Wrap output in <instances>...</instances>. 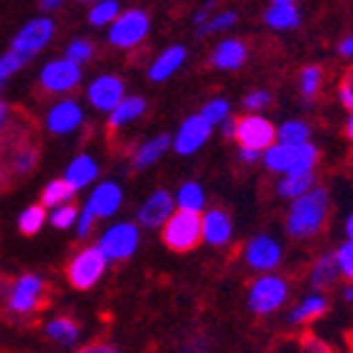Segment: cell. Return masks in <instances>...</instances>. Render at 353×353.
Wrapping results in <instances>:
<instances>
[{"mask_svg":"<svg viewBox=\"0 0 353 353\" xmlns=\"http://www.w3.org/2000/svg\"><path fill=\"white\" fill-rule=\"evenodd\" d=\"M119 15H121V6L117 0H97L87 12V23L92 28H109Z\"/></svg>","mask_w":353,"mask_h":353,"instance_id":"32","label":"cell"},{"mask_svg":"<svg viewBox=\"0 0 353 353\" xmlns=\"http://www.w3.org/2000/svg\"><path fill=\"white\" fill-rule=\"evenodd\" d=\"M312 188H316V176H314V173L279 176V181H277L279 198H287V201H296V198H301V195L309 193Z\"/></svg>","mask_w":353,"mask_h":353,"instance_id":"29","label":"cell"},{"mask_svg":"<svg viewBox=\"0 0 353 353\" xmlns=\"http://www.w3.org/2000/svg\"><path fill=\"white\" fill-rule=\"evenodd\" d=\"M185 59H188L185 45H171V48H165L163 52L156 54L153 62L148 65V79H151V82H165V79H171V77L185 65Z\"/></svg>","mask_w":353,"mask_h":353,"instance_id":"20","label":"cell"},{"mask_svg":"<svg viewBox=\"0 0 353 353\" xmlns=\"http://www.w3.org/2000/svg\"><path fill=\"white\" fill-rule=\"evenodd\" d=\"M74 190L67 185L62 178H54V181H50L45 188H42V195H40V205L45 208V210H54V208H62V205H70L72 198H74Z\"/></svg>","mask_w":353,"mask_h":353,"instance_id":"30","label":"cell"},{"mask_svg":"<svg viewBox=\"0 0 353 353\" xmlns=\"http://www.w3.org/2000/svg\"><path fill=\"white\" fill-rule=\"evenodd\" d=\"M329 190L324 185H316L301 198L289 203L287 218H284V228L287 235L294 240H312L324 230L326 220H329Z\"/></svg>","mask_w":353,"mask_h":353,"instance_id":"1","label":"cell"},{"mask_svg":"<svg viewBox=\"0 0 353 353\" xmlns=\"http://www.w3.org/2000/svg\"><path fill=\"white\" fill-rule=\"evenodd\" d=\"M126 97V84L124 79L114 72H104L97 74L94 79H89L87 89H84V99L87 104L99 114H109L121 104V99Z\"/></svg>","mask_w":353,"mask_h":353,"instance_id":"9","label":"cell"},{"mask_svg":"<svg viewBox=\"0 0 353 353\" xmlns=\"http://www.w3.org/2000/svg\"><path fill=\"white\" fill-rule=\"evenodd\" d=\"M235 126H237V119H225L223 124H220V134L225 136V139H235Z\"/></svg>","mask_w":353,"mask_h":353,"instance_id":"50","label":"cell"},{"mask_svg":"<svg viewBox=\"0 0 353 353\" xmlns=\"http://www.w3.org/2000/svg\"><path fill=\"white\" fill-rule=\"evenodd\" d=\"M8 121H10V106H8V101L0 99V136L6 134Z\"/></svg>","mask_w":353,"mask_h":353,"instance_id":"49","label":"cell"},{"mask_svg":"<svg viewBox=\"0 0 353 353\" xmlns=\"http://www.w3.org/2000/svg\"><path fill=\"white\" fill-rule=\"evenodd\" d=\"M77 218H79V208H77L74 203L54 208V210L48 212V223L52 225L54 230H74Z\"/></svg>","mask_w":353,"mask_h":353,"instance_id":"39","label":"cell"},{"mask_svg":"<svg viewBox=\"0 0 353 353\" xmlns=\"http://www.w3.org/2000/svg\"><path fill=\"white\" fill-rule=\"evenodd\" d=\"M48 225V210L35 203V205H28L23 212L18 215V228L23 235H37L42 228Z\"/></svg>","mask_w":353,"mask_h":353,"instance_id":"33","label":"cell"},{"mask_svg":"<svg viewBox=\"0 0 353 353\" xmlns=\"http://www.w3.org/2000/svg\"><path fill=\"white\" fill-rule=\"evenodd\" d=\"M171 148V134H156L146 141H141L139 146L131 151V165L136 171H143V168H151L156 165L165 153Z\"/></svg>","mask_w":353,"mask_h":353,"instance_id":"23","label":"cell"},{"mask_svg":"<svg viewBox=\"0 0 353 353\" xmlns=\"http://www.w3.org/2000/svg\"><path fill=\"white\" fill-rule=\"evenodd\" d=\"M54 30L57 28H54V20L50 18V15H35V18H30L28 23L12 35L10 50L30 62V59L37 57V54L52 42Z\"/></svg>","mask_w":353,"mask_h":353,"instance_id":"7","label":"cell"},{"mask_svg":"<svg viewBox=\"0 0 353 353\" xmlns=\"http://www.w3.org/2000/svg\"><path fill=\"white\" fill-rule=\"evenodd\" d=\"M237 25V12L235 10H223V12H215L208 18V23L203 28H198L201 35H218V32H228Z\"/></svg>","mask_w":353,"mask_h":353,"instance_id":"38","label":"cell"},{"mask_svg":"<svg viewBox=\"0 0 353 353\" xmlns=\"http://www.w3.org/2000/svg\"><path fill=\"white\" fill-rule=\"evenodd\" d=\"M176 212V203H173V193L165 188H156L153 193H148L146 201L139 205L136 210V220L139 225L146 230H161L168 218Z\"/></svg>","mask_w":353,"mask_h":353,"instance_id":"17","label":"cell"},{"mask_svg":"<svg viewBox=\"0 0 353 353\" xmlns=\"http://www.w3.org/2000/svg\"><path fill=\"white\" fill-rule=\"evenodd\" d=\"M339 99H341L343 109L353 114V70L348 72V77L341 82V89H339Z\"/></svg>","mask_w":353,"mask_h":353,"instance_id":"44","label":"cell"},{"mask_svg":"<svg viewBox=\"0 0 353 353\" xmlns=\"http://www.w3.org/2000/svg\"><path fill=\"white\" fill-rule=\"evenodd\" d=\"M25 65H28V59L20 57V54L12 52V50L0 54V92L12 82V77L20 74V70H23Z\"/></svg>","mask_w":353,"mask_h":353,"instance_id":"36","label":"cell"},{"mask_svg":"<svg viewBox=\"0 0 353 353\" xmlns=\"http://www.w3.org/2000/svg\"><path fill=\"white\" fill-rule=\"evenodd\" d=\"M339 54L346 59H353V35H346L339 42Z\"/></svg>","mask_w":353,"mask_h":353,"instance_id":"48","label":"cell"},{"mask_svg":"<svg viewBox=\"0 0 353 353\" xmlns=\"http://www.w3.org/2000/svg\"><path fill=\"white\" fill-rule=\"evenodd\" d=\"M121 205H124V188L117 181H99L87 193V201H84L82 210L89 212L99 223V220L114 218L121 210Z\"/></svg>","mask_w":353,"mask_h":353,"instance_id":"15","label":"cell"},{"mask_svg":"<svg viewBox=\"0 0 353 353\" xmlns=\"http://www.w3.org/2000/svg\"><path fill=\"white\" fill-rule=\"evenodd\" d=\"M237 159H240L242 163L252 165V163H257V161H262V153L252 151V148H240V146H237Z\"/></svg>","mask_w":353,"mask_h":353,"instance_id":"46","label":"cell"},{"mask_svg":"<svg viewBox=\"0 0 353 353\" xmlns=\"http://www.w3.org/2000/svg\"><path fill=\"white\" fill-rule=\"evenodd\" d=\"M151 32V18L141 8L121 10L117 20L106 28V40L117 50H134L139 48Z\"/></svg>","mask_w":353,"mask_h":353,"instance_id":"4","label":"cell"},{"mask_svg":"<svg viewBox=\"0 0 353 353\" xmlns=\"http://www.w3.org/2000/svg\"><path fill=\"white\" fill-rule=\"evenodd\" d=\"M334 259H336V265H339L341 277L346 279L348 284H353V240L341 242L339 250H334Z\"/></svg>","mask_w":353,"mask_h":353,"instance_id":"40","label":"cell"},{"mask_svg":"<svg viewBox=\"0 0 353 353\" xmlns=\"http://www.w3.org/2000/svg\"><path fill=\"white\" fill-rule=\"evenodd\" d=\"M106 257L99 252L97 245H89V248H82L74 257L70 259L67 265V279L74 289L79 292H87V289L97 287L101 282V277L106 274Z\"/></svg>","mask_w":353,"mask_h":353,"instance_id":"6","label":"cell"},{"mask_svg":"<svg viewBox=\"0 0 353 353\" xmlns=\"http://www.w3.org/2000/svg\"><path fill=\"white\" fill-rule=\"evenodd\" d=\"M341 299L346 301V304H353V284H346V287L341 289Z\"/></svg>","mask_w":353,"mask_h":353,"instance_id":"52","label":"cell"},{"mask_svg":"<svg viewBox=\"0 0 353 353\" xmlns=\"http://www.w3.org/2000/svg\"><path fill=\"white\" fill-rule=\"evenodd\" d=\"M343 230H346V240H353V210L348 212V218H346V225H343Z\"/></svg>","mask_w":353,"mask_h":353,"instance_id":"53","label":"cell"},{"mask_svg":"<svg viewBox=\"0 0 353 353\" xmlns=\"http://www.w3.org/2000/svg\"><path fill=\"white\" fill-rule=\"evenodd\" d=\"M326 309H329V299L326 294H316V292H309L306 296H301L287 314V321L292 326H304L309 321H316L319 316H324Z\"/></svg>","mask_w":353,"mask_h":353,"instance_id":"24","label":"cell"},{"mask_svg":"<svg viewBox=\"0 0 353 353\" xmlns=\"http://www.w3.org/2000/svg\"><path fill=\"white\" fill-rule=\"evenodd\" d=\"M270 104H272V94L267 89H252V92H248L245 99H242V106H245L250 114H262Z\"/></svg>","mask_w":353,"mask_h":353,"instance_id":"41","label":"cell"},{"mask_svg":"<svg viewBox=\"0 0 353 353\" xmlns=\"http://www.w3.org/2000/svg\"><path fill=\"white\" fill-rule=\"evenodd\" d=\"M161 235H163V245L171 248L173 252H190L203 242L201 215L176 210L168 218V223L161 228Z\"/></svg>","mask_w":353,"mask_h":353,"instance_id":"8","label":"cell"},{"mask_svg":"<svg viewBox=\"0 0 353 353\" xmlns=\"http://www.w3.org/2000/svg\"><path fill=\"white\" fill-rule=\"evenodd\" d=\"M346 136L353 141V114H348V119H346Z\"/></svg>","mask_w":353,"mask_h":353,"instance_id":"54","label":"cell"},{"mask_svg":"<svg viewBox=\"0 0 353 353\" xmlns=\"http://www.w3.org/2000/svg\"><path fill=\"white\" fill-rule=\"evenodd\" d=\"M74 353H121L114 343H106V341H94V343H87V346H82L79 351Z\"/></svg>","mask_w":353,"mask_h":353,"instance_id":"45","label":"cell"},{"mask_svg":"<svg viewBox=\"0 0 353 353\" xmlns=\"http://www.w3.org/2000/svg\"><path fill=\"white\" fill-rule=\"evenodd\" d=\"M37 82L48 94H59L62 99V94H72L82 84V67H77L65 57L48 59L37 74Z\"/></svg>","mask_w":353,"mask_h":353,"instance_id":"11","label":"cell"},{"mask_svg":"<svg viewBox=\"0 0 353 353\" xmlns=\"http://www.w3.org/2000/svg\"><path fill=\"white\" fill-rule=\"evenodd\" d=\"M301 351L304 353H329V346H326L324 341H319V339H306Z\"/></svg>","mask_w":353,"mask_h":353,"instance_id":"47","label":"cell"},{"mask_svg":"<svg viewBox=\"0 0 353 353\" xmlns=\"http://www.w3.org/2000/svg\"><path fill=\"white\" fill-rule=\"evenodd\" d=\"M59 8H62V3H59V0H42V3H40L42 15H50V12L59 10Z\"/></svg>","mask_w":353,"mask_h":353,"instance_id":"51","label":"cell"},{"mask_svg":"<svg viewBox=\"0 0 353 353\" xmlns=\"http://www.w3.org/2000/svg\"><path fill=\"white\" fill-rule=\"evenodd\" d=\"M45 336H48L50 341H54L57 346H65V348H72L77 346L79 341V336H82V329L77 324L72 316H52L45 321Z\"/></svg>","mask_w":353,"mask_h":353,"instance_id":"28","label":"cell"},{"mask_svg":"<svg viewBox=\"0 0 353 353\" xmlns=\"http://www.w3.org/2000/svg\"><path fill=\"white\" fill-rule=\"evenodd\" d=\"M143 114H146V99L136 94H126L124 99H121V104L106 117V124H109V129L121 131L134 124V121H139Z\"/></svg>","mask_w":353,"mask_h":353,"instance_id":"26","label":"cell"},{"mask_svg":"<svg viewBox=\"0 0 353 353\" xmlns=\"http://www.w3.org/2000/svg\"><path fill=\"white\" fill-rule=\"evenodd\" d=\"M173 203H176V210L181 212H193V215H203L208 205V195L205 188L201 183L185 181L178 185V190L173 193Z\"/></svg>","mask_w":353,"mask_h":353,"instance_id":"27","label":"cell"},{"mask_svg":"<svg viewBox=\"0 0 353 353\" xmlns=\"http://www.w3.org/2000/svg\"><path fill=\"white\" fill-rule=\"evenodd\" d=\"M84 121H87V112H84V106L77 99H72V97L57 99L48 112H45V119H42L45 129L52 136H72L74 131L82 129Z\"/></svg>","mask_w":353,"mask_h":353,"instance_id":"14","label":"cell"},{"mask_svg":"<svg viewBox=\"0 0 353 353\" xmlns=\"http://www.w3.org/2000/svg\"><path fill=\"white\" fill-rule=\"evenodd\" d=\"M284 250L282 242L277 237L267 235V232H259V235L250 237L245 250H242V259L250 270L259 272V274H274L279 265H282Z\"/></svg>","mask_w":353,"mask_h":353,"instance_id":"12","label":"cell"},{"mask_svg":"<svg viewBox=\"0 0 353 353\" xmlns=\"http://www.w3.org/2000/svg\"><path fill=\"white\" fill-rule=\"evenodd\" d=\"M339 279H341V272H339V265H336L334 252H326L312 265V272H309V289L316 292V294H324L326 289L334 287Z\"/></svg>","mask_w":353,"mask_h":353,"instance_id":"25","label":"cell"},{"mask_svg":"<svg viewBox=\"0 0 353 353\" xmlns=\"http://www.w3.org/2000/svg\"><path fill=\"white\" fill-rule=\"evenodd\" d=\"M203 119H205L208 124L210 126H220L225 121V119H230L232 117V106H230V101L228 99H223V97H218V99H210V101H205V106H203L201 112Z\"/></svg>","mask_w":353,"mask_h":353,"instance_id":"37","label":"cell"},{"mask_svg":"<svg viewBox=\"0 0 353 353\" xmlns=\"http://www.w3.org/2000/svg\"><path fill=\"white\" fill-rule=\"evenodd\" d=\"M319 161V151L312 141L301 146H284V143H272L262 153V163L267 171L279 173V176H299V173H314V165Z\"/></svg>","mask_w":353,"mask_h":353,"instance_id":"2","label":"cell"},{"mask_svg":"<svg viewBox=\"0 0 353 353\" xmlns=\"http://www.w3.org/2000/svg\"><path fill=\"white\" fill-rule=\"evenodd\" d=\"M265 25L277 32L296 30L301 25V10L294 0H272L265 8Z\"/></svg>","mask_w":353,"mask_h":353,"instance_id":"21","label":"cell"},{"mask_svg":"<svg viewBox=\"0 0 353 353\" xmlns=\"http://www.w3.org/2000/svg\"><path fill=\"white\" fill-rule=\"evenodd\" d=\"M94 225L97 220L89 215V212L79 210V218H77V225H74V235L79 237V240H87L92 232H94Z\"/></svg>","mask_w":353,"mask_h":353,"instance_id":"43","label":"cell"},{"mask_svg":"<svg viewBox=\"0 0 353 353\" xmlns=\"http://www.w3.org/2000/svg\"><path fill=\"white\" fill-rule=\"evenodd\" d=\"M289 299V282L279 274H259L248 292V304L257 316L279 312Z\"/></svg>","mask_w":353,"mask_h":353,"instance_id":"5","label":"cell"},{"mask_svg":"<svg viewBox=\"0 0 353 353\" xmlns=\"http://www.w3.org/2000/svg\"><path fill=\"white\" fill-rule=\"evenodd\" d=\"M62 57L74 62L77 67H84L89 59L94 57V45H92V40H87V37H74V40L67 42Z\"/></svg>","mask_w":353,"mask_h":353,"instance_id":"35","label":"cell"},{"mask_svg":"<svg viewBox=\"0 0 353 353\" xmlns=\"http://www.w3.org/2000/svg\"><path fill=\"white\" fill-rule=\"evenodd\" d=\"M309 136H312V129H309L306 121H301V119H287L277 129V143L301 146V143H309Z\"/></svg>","mask_w":353,"mask_h":353,"instance_id":"31","label":"cell"},{"mask_svg":"<svg viewBox=\"0 0 353 353\" xmlns=\"http://www.w3.org/2000/svg\"><path fill=\"white\" fill-rule=\"evenodd\" d=\"M139 245H141V228L129 220H117L106 225L97 237V248L106 257V262H124L134 257Z\"/></svg>","mask_w":353,"mask_h":353,"instance_id":"3","label":"cell"},{"mask_svg":"<svg viewBox=\"0 0 353 353\" xmlns=\"http://www.w3.org/2000/svg\"><path fill=\"white\" fill-rule=\"evenodd\" d=\"M210 62L215 70H223V72H232V70H240L245 62H248V45L237 37H228V40H220L215 45L210 54Z\"/></svg>","mask_w":353,"mask_h":353,"instance_id":"22","label":"cell"},{"mask_svg":"<svg viewBox=\"0 0 353 353\" xmlns=\"http://www.w3.org/2000/svg\"><path fill=\"white\" fill-rule=\"evenodd\" d=\"M321 79H324V72L319 65H306L299 72V92L306 101H312L319 94V87H321Z\"/></svg>","mask_w":353,"mask_h":353,"instance_id":"34","label":"cell"},{"mask_svg":"<svg viewBox=\"0 0 353 353\" xmlns=\"http://www.w3.org/2000/svg\"><path fill=\"white\" fill-rule=\"evenodd\" d=\"M99 161L92 156V153L82 151L77 153L74 159L65 165V173H62V181L70 185L74 193H82V190H92L99 183Z\"/></svg>","mask_w":353,"mask_h":353,"instance_id":"18","label":"cell"},{"mask_svg":"<svg viewBox=\"0 0 353 353\" xmlns=\"http://www.w3.org/2000/svg\"><path fill=\"white\" fill-rule=\"evenodd\" d=\"M35 165H37L35 146H23L15 151V156H12V168H15V173H30Z\"/></svg>","mask_w":353,"mask_h":353,"instance_id":"42","label":"cell"},{"mask_svg":"<svg viewBox=\"0 0 353 353\" xmlns=\"http://www.w3.org/2000/svg\"><path fill=\"white\" fill-rule=\"evenodd\" d=\"M212 136V126L208 124L201 114H190L181 121L176 134L171 136V148L178 156H193L198 153Z\"/></svg>","mask_w":353,"mask_h":353,"instance_id":"16","label":"cell"},{"mask_svg":"<svg viewBox=\"0 0 353 353\" xmlns=\"http://www.w3.org/2000/svg\"><path fill=\"white\" fill-rule=\"evenodd\" d=\"M235 141L240 148L265 153L272 143H277V126L262 114H248V117L237 119Z\"/></svg>","mask_w":353,"mask_h":353,"instance_id":"13","label":"cell"},{"mask_svg":"<svg viewBox=\"0 0 353 353\" xmlns=\"http://www.w3.org/2000/svg\"><path fill=\"white\" fill-rule=\"evenodd\" d=\"M235 225L223 208H210L201 215V237L210 248H225L232 242Z\"/></svg>","mask_w":353,"mask_h":353,"instance_id":"19","label":"cell"},{"mask_svg":"<svg viewBox=\"0 0 353 353\" xmlns=\"http://www.w3.org/2000/svg\"><path fill=\"white\" fill-rule=\"evenodd\" d=\"M42 296H45V279L35 272H25L8 289L6 306L15 316H28L40 306Z\"/></svg>","mask_w":353,"mask_h":353,"instance_id":"10","label":"cell"}]
</instances>
